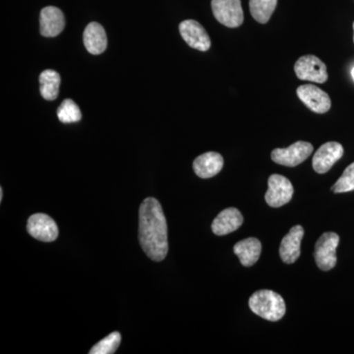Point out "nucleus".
Wrapping results in <instances>:
<instances>
[{
	"label": "nucleus",
	"instance_id": "39448f33",
	"mask_svg": "<svg viewBox=\"0 0 354 354\" xmlns=\"http://www.w3.org/2000/svg\"><path fill=\"white\" fill-rule=\"evenodd\" d=\"M313 152L309 142L298 141L285 149H274L271 153L272 162L285 167H297L307 160Z\"/></svg>",
	"mask_w": 354,
	"mask_h": 354
},
{
	"label": "nucleus",
	"instance_id": "412c9836",
	"mask_svg": "<svg viewBox=\"0 0 354 354\" xmlns=\"http://www.w3.org/2000/svg\"><path fill=\"white\" fill-rule=\"evenodd\" d=\"M121 335L118 332L111 333L108 337L95 344L91 348L90 354H113L120 346Z\"/></svg>",
	"mask_w": 354,
	"mask_h": 354
},
{
	"label": "nucleus",
	"instance_id": "0eeeda50",
	"mask_svg": "<svg viewBox=\"0 0 354 354\" xmlns=\"http://www.w3.org/2000/svg\"><path fill=\"white\" fill-rule=\"evenodd\" d=\"M292 196L293 186L286 177L279 174H272L269 177L265 200L270 207L279 208L288 204Z\"/></svg>",
	"mask_w": 354,
	"mask_h": 354
},
{
	"label": "nucleus",
	"instance_id": "dca6fc26",
	"mask_svg": "<svg viewBox=\"0 0 354 354\" xmlns=\"http://www.w3.org/2000/svg\"><path fill=\"white\" fill-rule=\"evenodd\" d=\"M223 158L216 152L203 153L195 158L193 169L201 178H211L216 176L223 169Z\"/></svg>",
	"mask_w": 354,
	"mask_h": 354
},
{
	"label": "nucleus",
	"instance_id": "a211bd4d",
	"mask_svg": "<svg viewBox=\"0 0 354 354\" xmlns=\"http://www.w3.org/2000/svg\"><path fill=\"white\" fill-rule=\"evenodd\" d=\"M60 81V75L55 70L48 69L41 72L39 75L41 97L46 101H55L59 94Z\"/></svg>",
	"mask_w": 354,
	"mask_h": 354
},
{
	"label": "nucleus",
	"instance_id": "aec40b11",
	"mask_svg": "<svg viewBox=\"0 0 354 354\" xmlns=\"http://www.w3.org/2000/svg\"><path fill=\"white\" fill-rule=\"evenodd\" d=\"M57 118L62 123L78 122L82 118V113L75 102L66 99L57 109Z\"/></svg>",
	"mask_w": 354,
	"mask_h": 354
},
{
	"label": "nucleus",
	"instance_id": "20e7f679",
	"mask_svg": "<svg viewBox=\"0 0 354 354\" xmlns=\"http://www.w3.org/2000/svg\"><path fill=\"white\" fill-rule=\"evenodd\" d=\"M212 10L216 19L225 27L237 28L243 24L241 0H212Z\"/></svg>",
	"mask_w": 354,
	"mask_h": 354
},
{
	"label": "nucleus",
	"instance_id": "6ab92c4d",
	"mask_svg": "<svg viewBox=\"0 0 354 354\" xmlns=\"http://www.w3.org/2000/svg\"><path fill=\"white\" fill-rule=\"evenodd\" d=\"M278 0H249L251 15L260 24H266L276 10Z\"/></svg>",
	"mask_w": 354,
	"mask_h": 354
},
{
	"label": "nucleus",
	"instance_id": "ddd939ff",
	"mask_svg": "<svg viewBox=\"0 0 354 354\" xmlns=\"http://www.w3.org/2000/svg\"><path fill=\"white\" fill-rule=\"evenodd\" d=\"M304 236L301 225H295L283 237L279 246V255L286 264H293L300 256V244Z\"/></svg>",
	"mask_w": 354,
	"mask_h": 354
},
{
	"label": "nucleus",
	"instance_id": "4be33fe9",
	"mask_svg": "<svg viewBox=\"0 0 354 354\" xmlns=\"http://www.w3.org/2000/svg\"><path fill=\"white\" fill-rule=\"evenodd\" d=\"M354 190V162L346 167L342 176L333 185L332 191L335 193H346Z\"/></svg>",
	"mask_w": 354,
	"mask_h": 354
},
{
	"label": "nucleus",
	"instance_id": "5701e85b",
	"mask_svg": "<svg viewBox=\"0 0 354 354\" xmlns=\"http://www.w3.org/2000/svg\"><path fill=\"white\" fill-rule=\"evenodd\" d=\"M2 199H3V190H2V188H0V202L2 201Z\"/></svg>",
	"mask_w": 354,
	"mask_h": 354
},
{
	"label": "nucleus",
	"instance_id": "f257e3e1",
	"mask_svg": "<svg viewBox=\"0 0 354 354\" xmlns=\"http://www.w3.org/2000/svg\"><path fill=\"white\" fill-rule=\"evenodd\" d=\"M139 241L150 259L160 262L169 252L167 223L160 202L147 198L139 209Z\"/></svg>",
	"mask_w": 354,
	"mask_h": 354
},
{
	"label": "nucleus",
	"instance_id": "4468645a",
	"mask_svg": "<svg viewBox=\"0 0 354 354\" xmlns=\"http://www.w3.org/2000/svg\"><path fill=\"white\" fill-rule=\"evenodd\" d=\"M243 223V216L236 208H227L221 211L212 223V230L216 235L232 234Z\"/></svg>",
	"mask_w": 354,
	"mask_h": 354
},
{
	"label": "nucleus",
	"instance_id": "b1692460",
	"mask_svg": "<svg viewBox=\"0 0 354 354\" xmlns=\"http://www.w3.org/2000/svg\"><path fill=\"white\" fill-rule=\"evenodd\" d=\"M351 76H353V80H354V67L353 70H351Z\"/></svg>",
	"mask_w": 354,
	"mask_h": 354
},
{
	"label": "nucleus",
	"instance_id": "f8f14e48",
	"mask_svg": "<svg viewBox=\"0 0 354 354\" xmlns=\"http://www.w3.org/2000/svg\"><path fill=\"white\" fill-rule=\"evenodd\" d=\"M65 27L64 13L55 6H46L41 9L39 16V30L41 36L46 38L57 37Z\"/></svg>",
	"mask_w": 354,
	"mask_h": 354
},
{
	"label": "nucleus",
	"instance_id": "9d476101",
	"mask_svg": "<svg viewBox=\"0 0 354 354\" xmlns=\"http://www.w3.org/2000/svg\"><path fill=\"white\" fill-rule=\"evenodd\" d=\"M29 234L39 241H55L58 236L57 223L50 216L35 214L30 216L27 223Z\"/></svg>",
	"mask_w": 354,
	"mask_h": 354
},
{
	"label": "nucleus",
	"instance_id": "f03ea898",
	"mask_svg": "<svg viewBox=\"0 0 354 354\" xmlns=\"http://www.w3.org/2000/svg\"><path fill=\"white\" fill-rule=\"evenodd\" d=\"M249 307L256 315L265 320L277 322L286 314V304L283 298L270 290L256 291L249 299Z\"/></svg>",
	"mask_w": 354,
	"mask_h": 354
},
{
	"label": "nucleus",
	"instance_id": "9b49d317",
	"mask_svg": "<svg viewBox=\"0 0 354 354\" xmlns=\"http://www.w3.org/2000/svg\"><path fill=\"white\" fill-rule=\"evenodd\" d=\"M344 147L337 142H328L318 149L313 157L314 171L317 174H326L333 165L344 156Z\"/></svg>",
	"mask_w": 354,
	"mask_h": 354
},
{
	"label": "nucleus",
	"instance_id": "2eb2a0df",
	"mask_svg": "<svg viewBox=\"0 0 354 354\" xmlns=\"http://www.w3.org/2000/svg\"><path fill=\"white\" fill-rule=\"evenodd\" d=\"M86 50L93 55H99L108 48V37L101 24L90 23L86 27L83 36Z\"/></svg>",
	"mask_w": 354,
	"mask_h": 354
},
{
	"label": "nucleus",
	"instance_id": "423d86ee",
	"mask_svg": "<svg viewBox=\"0 0 354 354\" xmlns=\"http://www.w3.org/2000/svg\"><path fill=\"white\" fill-rule=\"evenodd\" d=\"M295 71L300 80L315 83H325L329 77L326 64L320 58L312 55L300 57L295 62Z\"/></svg>",
	"mask_w": 354,
	"mask_h": 354
},
{
	"label": "nucleus",
	"instance_id": "1a4fd4ad",
	"mask_svg": "<svg viewBox=\"0 0 354 354\" xmlns=\"http://www.w3.org/2000/svg\"><path fill=\"white\" fill-rule=\"evenodd\" d=\"M298 97L307 108L316 113H326L330 111L332 102L329 95L316 86L307 84L299 86L297 90Z\"/></svg>",
	"mask_w": 354,
	"mask_h": 354
},
{
	"label": "nucleus",
	"instance_id": "f3484780",
	"mask_svg": "<svg viewBox=\"0 0 354 354\" xmlns=\"http://www.w3.org/2000/svg\"><path fill=\"white\" fill-rule=\"evenodd\" d=\"M234 251L244 267H251L259 260L262 244L257 239L250 237L237 242L234 247Z\"/></svg>",
	"mask_w": 354,
	"mask_h": 354
},
{
	"label": "nucleus",
	"instance_id": "393cba45",
	"mask_svg": "<svg viewBox=\"0 0 354 354\" xmlns=\"http://www.w3.org/2000/svg\"><path fill=\"white\" fill-rule=\"evenodd\" d=\"M353 32H354V23H353ZM353 41H354V34H353Z\"/></svg>",
	"mask_w": 354,
	"mask_h": 354
},
{
	"label": "nucleus",
	"instance_id": "6e6552de",
	"mask_svg": "<svg viewBox=\"0 0 354 354\" xmlns=\"http://www.w3.org/2000/svg\"><path fill=\"white\" fill-rule=\"evenodd\" d=\"M179 32L190 48L200 51H207L211 48V39L208 32L197 21H183L179 25Z\"/></svg>",
	"mask_w": 354,
	"mask_h": 354
},
{
	"label": "nucleus",
	"instance_id": "7ed1b4c3",
	"mask_svg": "<svg viewBox=\"0 0 354 354\" xmlns=\"http://www.w3.org/2000/svg\"><path fill=\"white\" fill-rule=\"evenodd\" d=\"M339 243V236L335 232H325L316 242V264L322 271H330L337 264V248Z\"/></svg>",
	"mask_w": 354,
	"mask_h": 354
}]
</instances>
